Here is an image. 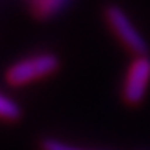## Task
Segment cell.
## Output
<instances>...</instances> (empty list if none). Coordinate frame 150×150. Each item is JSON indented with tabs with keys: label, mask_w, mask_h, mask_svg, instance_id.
I'll return each mask as SVG.
<instances>
[{
	"label": "cell",
	"mask_w": 150,
	"mask_h": 150,
	"mask_svg": "<svg viewBox=\"0 0 150 150\" xmlns=\"http://www.w3.org/2000/svg\"><path fill=\"white\" fill-rule=\"evenodd\" d=\"M60 69L58 54L51 51H38L13 62L6 69L4 80L11 87H27V85L52 76Z\"/></svg>",
	"instance_id": "obj_1"
},
{
	"label": "cell",
	"mask_w": 150,
	"mask_h": 150,
	"mask_svg": "<svg viewBox=\"0 0 150 150\" xmlns=\"http://www.w3.org/2000/svg\"><path fill=\"white\" fill-rule=\"evenodd\" d=\"M105 20L109 27L112 29V33L116 35V38L125 45V49H128L134 56H143L146 54V42L143 38V35L136 29L134 22L128 15L125 13V9L116 6V4H110L105 7Z\"/></svg>",
	"instance_id": "obj_2"
},
{
	"label": "cell",
	"mask_w": 150,
	"mask_h": 150,
	"mask_svg": "<svg viewBox=\"0 0 150 150\" xmlns=\"http://www.w3.org/2000/svg\"><path fill=\"white\" fill-rule=\"evenodd\" d=\"M150 85V58L148 54L134 56V60L128 63L123 87H121V98L128 105H139L143 101L145 94Z\"/></svg>",
	"instance_id": "obj_3"
},
{
	"label": "cell",
	"mask_w": 150,
	"mask_h": 150,
	"mask_svg": "<svg viewBox=\"0 0 150 150\" xmlns=\"http://www.w3.org/2000/svg\"><path fill=\"white\" fill-rule=\"evenodd\" d=\"M69 0H33V13L40 18H49L60 13Z\"/></svg>",
	"instance_id": "obj_4"
},
{
	"label": "cell",
	"mask_w": 150,
	"mask_h": 150,
	"mask_svg": "<svg viewBox=\"0 0 150 150\" xmlns=\"http://www.w3.org/2000/svg\"><path fill=\"white\" fill-rule=\"evenodd\" d=\"M22 117V109L20 105L11 100L9 96L0 92V120L2 121H18Z\"/></svg>",
	"instance_id": "obj_5"
},
{
	"label": "cell",
	"mask_w": 150,
	"mask_h": 150,
	"mask_svg": "<svg viewBox=\"0 0 150 150\" xmlns=\"http://www.w3.org/2000/svg\"><path fill=\"white\" fill-rule=\"evenodd\" d=\"M40 150H98V148H85V146H76L67 141H62L56 137H45L40 143Z\"/></svg>",
	"instance_id": "obj_6"
}]
</instances>
